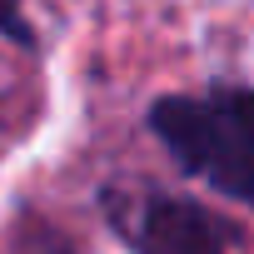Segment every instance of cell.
Returning <instances> with one entry per match:
<instances>
[{
    "label": "cell",
    "instance_id": "1",
    "mask_svg": "<svg viewBox=\"0 0 254 254\" xmlns=\"http://www.w3.org/2000/svg\"><path fill=\"white\" fill-rule=\"evenodd\" d=\"M150 130L175 165L229 204H254V95L244 85H214L204 95H160Z\"/></svg>",
    "mask_w": 254,
    "mask_h": 254
},
{
    "label": "cell",
    "instance_id": "3",
    "mask_svg": "<svg viewBox=\"0 0 254 254\" xmlns=\"http://www.w3.org/2000/svg\"><path fill=\"white\" fill-rule=\"evenodd\" d=\"M0 35L15 40V45H35V30L25 20V5L20 0H0Z\"/></svg>",
    "mask_w": 254,
    "mask_h": 254
},
{
    "label": "cell",
    "instance_id": "2",
    "mask_svg": "<svg viewBox=\"0 0 254 254\" xmlns=\"http://www.w3.org/2000/svg\"><path fill=\"white\" fill-rule=\"evenodd\" d=\"M115 234L130 244V254H229V239L219 219L185 199V194H140V199H120L105 194Z\"/></svg>",
    "mask_w": 254,
    "mask_h": 254
}]
</instances>
